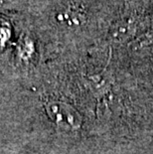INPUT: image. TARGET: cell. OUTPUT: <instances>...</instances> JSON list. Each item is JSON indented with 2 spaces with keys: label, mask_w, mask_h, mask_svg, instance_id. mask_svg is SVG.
Listing matches in <instances>:
<instances>
[{
  "label": "cell",
  "mask_w": 153,
  "mask_h": 154,
  "mask_svg": "<svg viewBox=\"0 0 153 154\" xmlns=\"http://www.w3.org/2000/svg\"><path fill=\"white\" fill-rule=\"evenodd\" d=\"M58 19L68 25H80L84 19V12L80 6L70 5L59 12Z\"/></svg>",
  "instance_id": "6da1fadb"
},
{
  "label": "cell",
  "mask_w": 153,
  "mask_h": 154,
  "mask_svg": "<svg viewBox=\"0 0 153 154\" xmlns=\"http://www.w3.org/2000/svg\"><path fill=\"white\" fill-rule=\"evenodd\" d=\"M10 37V28L9 25L2 19H0V49H1L6 41Z\"/></svg>",
  "instance_id": "7a4b0ae2"
}]
</instances>
